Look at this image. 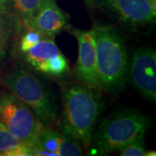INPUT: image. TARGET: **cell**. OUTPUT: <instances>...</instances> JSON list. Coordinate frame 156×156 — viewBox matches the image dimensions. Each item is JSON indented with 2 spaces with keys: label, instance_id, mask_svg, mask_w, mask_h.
Wrapping results in <instances>:
<instances>
[{
  "label": "cell",
  "instance_id": "7c38bea8",
  "mask_svg": "<svg viewBox=\"0 0 156 156\" xmlns=\"http://www.w3.org/2000/svg\"><path fill=\"white\" fill-rule=\"evenodd\" d=\"M44 0H10V8L13 10L18 23L24 28L37 14Z\"/></svg>",
  "mask_w": 156,
  "mask_h": 156
},
{
  "label": "cell",
  "instance_id": "e0dca14e",
  "mask_svg": "<svg viewBox=\"0 0 156 156\" xmlns=\"http://www.w3.org/2000/svg\"><path fill=\"white\" fill-rule=\"evenodd\" d=\"M119 154L122 156H149L155 155V152L148 151L147 149L144 142V138H140L129 142L128 144L121 147Z\"/></svg>",
  "mask_w": 156,
  "mask_h": 156
},
{
  "label": "cell",
  "instance_id": "277c9868",
  "mask_svg": "<svg viewBox=\"0 0 156 156\" xmlns=\"http://www.w3.org/2000/svg\"><path fill=\"white\" fill-rule=\"evenodd\" d=\"M3 83L12 95L34 112L44 126L50 128L55 123L59 110L56 98L33 73L23 68L15 69L4 76Z\"/></svg>",
  "mask_w": 156,
  "mask_h": 156
},
{
  "label": "cell",
  "instance_id": "6da1fadb",
  "mask_svg": "<svg viewBox=\"0 0 156 156\" xmlns=\"http://www.w3.org/2000/svg\"><path fill=\"white\" fill-rule=\"evenodd\" d=\"M103 109L99 92L87 85L72 84L64 89L58 128L62 134L89 148Z\"/></svg>",
  "mask_w": 156,
  "mask_h": 156
},
{
  "label": "cell",
  "instance_id": "8992f818",
  "mask_svg": "<svg viewBox=\"0 0 156 156\" xmlns=\"http://www.w3.org/2000/svg\"><path fill=\"white\" fill-rule=\"evenodd\" d=\"M127 78L146 99H156V54L150 48H140L128 58Z\"/></svg>",
  "mask_w": 156,
  "mask_h": 156
},
{
  "label": "cell",
  "instance_id": "3957f363",
  "mask_svg": "<svg viewBox=\"0 0 156 156\" xmlns=\"http://www.w3.org/2000/svg\"><path fill=\"white\" fill-rule=\"evenodd\" d=\"M148 127V118L137 109L110 114L95 128L91 143L93 151L96 155H108L131 141L144 138Z\"/></svg>",
  "mask_w": 156,
  "mask_h": 156
},
{
  "label": "cell",
  "instance_id": "9a60e30c",
  "mask_svg": "<svg viewBox=\"0 0 156 156\" xmlns=\"http://www.w3.org/2000/svg\"><path fill=\"white\" fill-rule=\"evenodd\" d=\"M11 37V23L7 14L0 12V71L5 62Z\"/></svg>",
  "mask_w": 156,
  "mask_h": 156
},
{
  "label": "cell",
  "instance_id": "2e32d148",
  "mask_svg": "<svg viewBox=\"0 0 156 156\" xmlns=\"http://www.w3.org/2000/svg\"><path fill=\"white\" fill-rule=\"evenodd\" d=\"M58 156H80L83 154L82 145L76 140L65 134H59L58 137Z\"/></svg>",
  "mask_w": 156,
  "mask_h": 156
},
{
  "label": "cell",
  "instance_id": "5bb4252c",
  "mask_svg": "<svg viewBox=\"0 0 156 156\" xmlns=\"http://www.w3.org/2000/svg\"><path fill=\"white\" fill-rule=\"evenodd\" d=\"M69 70V63L62 53L51 57L42 65L38 71L51 76H61Z\"/></svg>",
  "mask_w": 156,
  "mask_h": 156
},
{
  "label": "cell",
  "instance_id": "7a4b0ae2",
  "mask_svg": "<svg viewBox=\"0 0 156 156\" xmlns=\"http://www.w3.org/2000/svg\"><path fill=\"white\" fill-rule=\"evenodd\" d=\"M91 30L101 89L108 93H118L124 89L128 79V55L126 47L114 27L96 23Z\"/></svg>",
  "mask_w": 156,
  "mask_h": 156
},
{
  "label": "cell",
  "instance_id": "ba28073f",
  "mask_svg": "<svg viewBox=\"0 0 156 156\" xmlns=\"http://www.w3.org/2000/svg\"><path fill=\"white\" fill-rule=\"evenodd\" d=\"M101 5L130 25L153 23L156 17V0H98Z\"/></svg>",
  "mask_w": 156,
  "mask_h": 156
},
{
  "label": "cell",
  "instance_id": "52a82bcc",
  "mask_svg": "<svg viewBox=\"0 0 156 156\" xmlns=\"http://www.w3.org/2000/svg\"><path fill=\"white\" fill-rule=\"evenodd\" d=\"M73 35L78 44V57L75 69L76 76L82 83L100 92L99 78L96 67V56L92 30H74Z\"/></svg>",
  "mask_w": 156,
  "mask_h": 156
},
{
  "label": "cell",
  "instance_id": "30bf717a",
  "mask_svg": "<svg viewBox=\"0 0 156 156\" xmlns=\"http://www.w3.org/2000/svg\"><path fill=\"white\" fill-rule=\"evenodd\" d=\"M60 53L62 52L55 43L54 38L45 37L23 54L29 64L38 71L44 63Z\"/></svg>",
  "mask_w": 156,
  "mask_h": 156
},
{
  "label": "cell",
  "instance_id": "5b68a950",
  "mask_svg": "<svg viewBox=\"0 0 156 156\" xmlns=\"http://www.w3.org/2000/svg\"><path fill=\"white\" fill-rule=\"evenodd\" d=\"M0 123L22 143L32 147L45 126L11 93L0 95Z\"/></svg>",
  "mask_w": 156,
  "mask_h": 156
},
{
  "label": "cell",
  "instance_id": "ac0fdd59",
  "mask_svg": "<svg viewBox=\"0 0 156 156\" xmlns=\"http://www.w3.org/2000/svg\"><path fill=\"white\" fill-rule=\"evenodd\" d=\"M26 30H27L23 35V37H21V41H20L19 49L22 53L25 52L26 50L30 49L31 47H33L34 45L37 44L40 40L45 37L44 35H42L40 32L34 29L27 28Z\"/></svg>",
  "mask_w": 156,
  "mask_h": 156
},
{
  "label": "cell",
  "instance_id": "8fae6325",
  "mask_svg": "<svg viewBox=\"0 0 156 156\" xmlns=\"http://www.w3.org/2000/svg\"><path fill=\"white\" fill-rule=\"evenodd\" d=\"M0 156H32L31 149L0 123Z\"/></svg>",
  "mask_w": 156,
  "mask_h": 156
},
{
  "label": "cell",
  "instance_id": "9c48e42d",
  "mask_svg": "<svg viewBox=\"0 0 156 156\" xmlns=\"http://www.w3.org/2000/svg\"><path fill=\"white\" fill-rule=\"evenodd\" d=\"M67 25L68 16L56 4V0H44L38 11L25 29H34L44 37L54 38Z\"/></svg>",
  "mask_w": 156,
  "mask_h": 156
},
{
  "label": "cell",
  "instance_id": "4fadbf2b",
  "mask_svg": "<svg viewBox=\"0 0 156 156\" xmlns=\"http://www.w3.org/2000/svg\"><path fill=\"white\" fill-rule=\"evenodd\" d=\"M59 134L60 133L55 132L48 127H44L39 134L35 145L30 148L46 151L51 153L54 156H58L57 149Z\"/></svg>",
  "mask_w": 156,
  "mask_h": 156
},
{
  "label": "cell",
  "instance_id": "d6986e66",
  "mask_svg": "<svg viewBox=\"0 0 156 156\" xmlns=\"http://www.w3.org/2000/svg\"><path fill=\"white\" fill-rule=\"evenodd\" d=\"M10 10V0H0V12L8 14Z\"/></svg>",
  "mask_w": 156,
  "mask_h": 156
},
{
  "label": "cell",
  "instance_id": "ffe728a7",
  "mask_svg": "<svg viewBox=\"0 0 156 156\" xmlns=\"http://www.w3.org/2000/svg\"><path fill=\"white\" fill-rule=\"evenodd\" d=\"M85 2L89 7H93L94 4H95V0H85Z\"/></svg>",
  "mask_w": 156,
  "mask_h": 156
}]
</instances>
